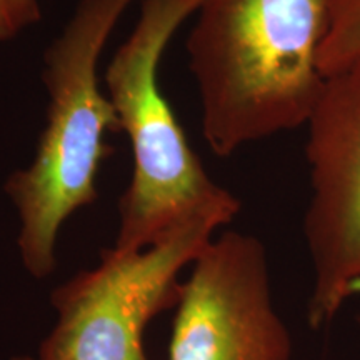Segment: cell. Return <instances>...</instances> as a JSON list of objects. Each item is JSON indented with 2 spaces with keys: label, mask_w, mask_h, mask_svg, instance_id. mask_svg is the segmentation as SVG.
<instances>
[{
  "label": "cell",
  "mask_w": 360,
  "mask_h": 360,
  "mask_svg": "<svg viewBox=\"0 0 360 360\" xmlns=\"http://www.w3.org/2000/svg\"><path fill=\"white\" fill-rule=\"evenodd\" d=\"M330 0H204L187 37L217 157L305 127L321 96Z\"/></svg>",
  "instance_id": "1"
},
{
  "label": "cell",
  "mask_w": 360,
  "mask_h": 360,
  "mask_svg": "<svg viewBox=\"0 0 360 360\" xmlns=\"http://www.w3.org/2000/svg\"><path fill=\"white\" fill-rule=\"evenodd\" d=\"M137 0H79L64 30L45 49L42 80L47 115L34 159L6 180L19 215L17 247L35 278L56 269V245L72 214L97 199V174L114 148L109 132H122L102 92L98 60L124 12Z\"/></svg>",
  "instance_id": "2"
},
{
  "label": "cell",
  "mask_w": 360,
  "mask_h": 360,
  "mask_svg": "<svg viewBox=\"0 0 360 360\" xmlns=\"http://www.w3.org/2000/svg\"><path fill=\"white\" fill-rule=\"evenodd\" d=\"M202 2L142 0L132 34L105 69L107 96L134 155L132 177L119 204V250L147 249L202 219L224 227L240 212V200L207 174L159 84L165 49Z\"/></svg>",
  "instance_id": "3"
},
{
  "label": "cell",
  "mask_w": 360,
  "mask_h": 360,
  "mask_svg": "<svg viewBox=\"0 0 360 360\" xmlns=\"http://www.w3.org/2000/svg\"><path fill=\"white\" fill-rule=\"evenodd\" d=\"M219 229L202 219L147 249H103L96 267L53 290L57 322L39 360H150L143 350L147 323L177 307L180 270L199 257Z\"/></svg>",
  "instance_id": "4"
},
{
  "label": "cell",
  "mask_w": 360,
  "mask_h": 360,
  "mask_svg": "<svg viewBox=\"0 0 360 360\" xmlns=\"http://www.w3.org/2000/svg\"><path fill=\"white\" fill-rule=\"evenodd\" d=\"M305 127L304 233L314 270L307 319L321 328L360 295V57L327 75Z\"/></svg>",
  "instance_id": "5"
},
{
  "label": "cell",
  "mask_w": 360,
  "mask_h": 360,
  "mask_svg": "<svg viewBox=\"0 0 360 360\" xmlns=\"http://www.w3.org/2000/svg\"><path fill=\"white\" fill-rule=\"evenodd\" d=\"M274 309L267 252L257 237L224 232L192 262L174 317L169 360H290Z\"/></svg>",
  "instance_id": "6"
},
{
  "label": "cell",
  "mask_w": 360,
  "mask_h": 360,
  "mask_svg": "<svg viewBox=\"0 0 360 360\" xmlns=\"http://www.w3.org/2000/svg\"><path fill=\"white\" fill-rule=\"evenodd\" d=\"M360 57V0H330L328 29L321 52L323 77Z\"/></svg>",
  "instance_id": "7"
},
{
  "label": "cell",
  "mask_w": 360,
  "mask_h": 360,
  "mask_svg": "<svg viewBox=\"0 0 360 360\" xmlns=\"http://www.w3.org/2000/svg\"><path fill=\"white\" fill-rule=\"evenodd\" d=\"M42 19V0H0V40H11Z\"/></svg>",
  "instance_id": "8"
},
{
  "label": "cell",
  "mask_w": 360,
  "mask_h": 360,
  "mask_svg": "<svg viewBox=\"0 0 360 360\" xmlns=\"http://www.w3.org/2000/svg\"><path fill=\"white\" fill-rule=\"evenodd\" d=\"M12 360H32V359H29V357H13Z\"/></svg>",
  "instance_id": "9"
},
{
  "label": "cell",
  "mask_w": 360,
  "mask_h": 360,
  "mask_svg": "<svg viewBox=\"0 0 360 360\" xmlns=\"http://www.w3.org/2000/svg\"><path fill=\"white\" fill-rule=\"evenodd\" d=\"M359 323H360V317H359Z\"/></svg>",
  "instance_id": "10"
}]
</instances>
